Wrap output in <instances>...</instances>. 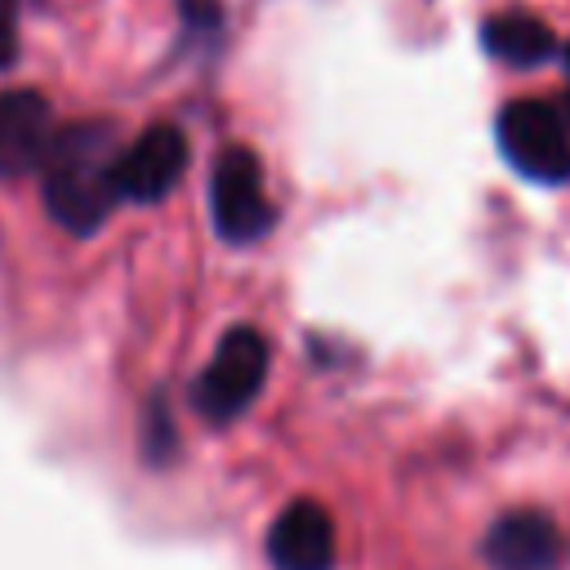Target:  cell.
<instances>
[{
  "instance_id": "6da1fadb",
  "label": "cell",
  "mask_w": 570,
  "mask_h": 570,
  "mask_svg": "<svg viewBox=\"0 0 570 570\" xmlns=\"http://www.w3.org/2000/svg\"><path fill=\"white\" fill-rule=\"evenodd\" d=\"M116 125L111 120H76L58 134L45 169H40V196L49 218L71 236H94L111 209L116 196Z\"/></svg>"
},
{
  "instance_id": "7a4b0ae2",
  "label": "cell",
  "mask_w": 570,
  "mask_h": 570,
  "mask_svg": "<svg viewBox=\"0 0 570 570\" xmlns=\"http://www.w3.org/2000/svg\"><path fill=\"white\" fill-rule=\"evenodd\" d=\"M267 365H272V347H267L263 330H254V325H227L223 338H218V347H214V356L205 361V370L191 383L196 414L209 419V423L240 419L254 405V396L263 392Z\"/></svg>"
},
{
  "instance_id": "3957f363",
  "label": "cell",
  "mask_w": 570,
  "mask_h": 570,
  "mask_svg": "<svg viewBox=\"0 0 570 570\" xmlns=\"http://www.w3.org/2000/svg\"><path fill=\"white\" fill-rule=\"evenodd\" d=\"M209 223L227 245H258L276 227V205L263 183V160L245 142H227L209 169Z\"/></svg>"
},
{
  "instance_id": "277c9868",
  "label": "cell",
  "mask_w": 570,
  "mask_h": 570,
  "mask_svg": "<svg viewBox=\"0 0 570 570\" xmlns=\"http://www.w3.org/2000/svg\"><path fill=\"white\" fill-rule=\"evenodd\" d=\"M503 160L530 183H570V120L543 98H512L494 120Z\"/></svg>"
},
{
  "instance_id": "5b68a950",
  "label": "cell",
  "mask_w": 570,
  "mask_h": 570,
  "mask_svg": "<svg viewBox=\"0 0 570 570\" xmlns=\"http://www.w3.org/2000/svg\"><path fill=\"white\" fill-rule=\"evenodd\" d=\"M183 174H187V134L169 120H156L120 147L116 196L134 205H156L178 187Z\"/></svg>"
},
{
  "instance_id": "8992f818",
  "label": "cell",
  "mask_w": 570,
  "mask_h": 570,
  "mask_svg": "<svg viewBox=\"0 0 570 570\" xmlns=\"http://www.w3.org/2000/svg\"><path fill=\"white\" fill-rule=\"evenodd\" d=\"M58 120L53 107L40 89H0V178H27L40 174L53 142H58Z\"/></svg>"
},
{
  "instance_id": "52a82bcc",
  "label": "cell",
  "mask_w": 570,
  "mask_h": 570,
  "mask_svg": "<svg viewBox=\"0 0 570 570\" xmlns=\"http://www.w3.org/2000/svg\"><path fill=\"white\" fill-rule=\"evenodd\" d=\"M566 552L570 543L561 525L539 508L503 512L481 539V557L490 570H557Z\"/></svg>"
},
{
  "instance_id": "ba28073f",
  "label": "cell",
  "mask_w": 570,
  "mask_h": 570,
  "mask_svg": "<svg viewBox=\"0 0 570 570\" xmlns=\"http://www.w3.org/2000/svg\"><path fill=\"white\" fill-rule=\"evenodd\" d=\"M334 517L316 499L285 503L267 525L272 570H334Z\"/></svg>"
},
{
  "instance_id": "9c48e42d",
  "label": "cell",
  "mask_w": 570,
  "mask_h": 570,
  "mask_svg": "<svg viewBox=\"0 0 570 570\" xmlns=\"http://www.w3.org/2000/svg\"><path fill=\"white\" fill-rule=\"evenodd\" d=\"M481 45L485 53H494L499 62H512V67H539L548 58H561V40L548 22H539L534 13H494L481 22Z\"/></svg>"
},
{
  "instance_id": "30bf717a",
  "label": "cell",
  "mask_w": 570,
  "mask_h": 570,
  "mask_svg": "<svg viewBox=\"0 0 570 570\" xmlns=\"http://www.w3.org/2000/svg\"><path fill=\"white\" fill-rule=\"evenodd\" d=\"M18 13L22 0H0V71L18 62Z\"/></svg>"
},
{
  "instance_id": "8fae6325",
  "label": "cell",
  "mask_w": 570,
  "mask_h": 570,
  "mask_svg": "<svg viewBox=\"0 0 570 570\" xmlns=\"http://www.w3.org/2000/svg\"><path fill=\"white\" fill-rule=\"evenodd\" d=\"M178 9L187 18V27H200V31L218 27V0H178Z\"/></svg>"
},
{
  "instance_id": "7c38bea8",
  "label": "cell",
  "mask_w": 570,
  "mask_h": 570,
  "mask_svg": "<svg viewBox=\"0 0 570 570\" xmlns=\"http://www.w3.org/2000/svg\"><path fill=\"white\" fill-rule=\"evenodd\" d=\"M561 58H566V71H570V45H566V49H561Z\"/></svg>"
}]
</instances>
